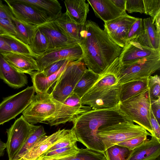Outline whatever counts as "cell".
Returning a JSON list of instances; mask_svg holds the SVG:
<instances>
[{
	"instance_id": "cell-51",
	"label": "cell",
	"mask_w": 160,
	"mask_h": 160,
	"mask_svg": "<svg viewBox=\"0 0 160 160\" xmlns=\"http://www.w3.org/2000/svg\"><path fill=\"white\" fill-rule=\"evenodd\" d=\"M160 13H159L156 17L155 19V22L156 27V31L157 33L160 36Z\"/></svg>"
},
{
	"instance_id": "cell-38",
	"label": "cell",
	"mask_w": 160,
	"mask_h": 160,
	"mask_svg": "<svg viewBox=\"0 0 160 160\" xmlns=\"http://www.w3.org/2000/svg\"><path fill=\"white\" fill-rule=\"evenodd\" d=\"M78 139L73 129L72 128L71 132L62 139L51 147L46 152H48L58 149L65 148L76 144Z\"/></svg>"
},
{
	"instance_id": "cell-9",
	"label": "cell",
	"mask_w": 160,
	"mask_h": 160,
	"mask_svg": "<svg viewBox=\"0 0 160 160\" xmlns=\"http://www.w3.org/2000/svg\"><path fill=\"white\" fill-rule=\"evenodd\" d=\"M38 127L29 123L22 115L7 130L6 148L9 160H13L29 136Z\"/></svg>"
},
{
	"instance_id": "cell-24",
	"label": "cell",
	"mask_w": 160,
	"mask_h": 160,
	"mask_svg": "<svg viewBox=\"0 0 160 160\" xmlns=\"http://www.w3.org/2000/svg\"><path fill=\"white\" fill-rule=\"evenodd\" d=\"M53 21L68 36L79 43L82 26L77 24L67 11L61 13Z\"/></svg>"
},
{
	"instance_id": "cell-41",
	"label": "cell",
	"mask_w": 160,
	"mask_h": 160,
	"mask_svg": "<svg viewBox=\"0 0 160 160\" xmlns=\"http://www.w3.org/2000/svg\"><path fill=\"white\" fill-rule=\"evenodd\" d=\"M147 136L146 135L139 136L121 142L117 145L125 147L131 151L147 139Z\"/></svg>"
},
{
	"instance_id": "cell-35",
	"label": "cell",
	"mask_w": 160,
	"mask_h": 160,
	"mask_svg": "<svg viewBox=\"0 0 160 160\" xmlns=\"http://www.w3.org/2000/svg\"><path fill=\"white\" fill-rule=\"evenodd\" d=\"M145 31L147 34L152 48L160 50V36L158 35L151 18H148L143 19Z\"/></svg>"
},
{
	"instance_id": "cell-4",
	"label": "cell",
	"mask_w": 160,
	"mask_h": 160,
	"mask_svg": "<svg viewBox=\"0 0 160 160\" xmlns=\"http://www.w3.org/2000/svg\"><path fill=\"white\" fill-rule=\"evenodd\" d=\"M116 76L118 84L148 78L160 68V55H152L134 62L122 64L117 58L108 67Z\"/></svg>"
},
{
	"instance_id": "cell-18",
	"label": "cell",
	"mask_w": 160,
	"mask_h": 160,
	"mask_svg": "<svg viewBox=\"0 0 160 160\" xmlns=\"http://www.w3.org/2000/svg\"><path fill=\"white\" fill-rule=\"evenodd\" d=\"M0 78L10 87L18 89L24 87L28 83V77L10 64L0 54Z\"/></svg>"
},
{
	"instance_id": "cell-21",
	"label": "cell",
	"mask_w": 160,
	"mask_h": 160,
	"mask_svg": "<svg viewBox=\"0 0 160 160\" xmlns=\"http://www.w3.org/2000/svg\"><path fill=\"white\" fill-rule=\"evenodd\" d=\"M66 11L78 25L83 26L89 12V3L85 0H65Z\"/></svg>"
},
{
	"instance_id": "cell-1",
	"label": "cell",
	"mask_w": 160,
	"mask_h": 160,
	"mask_svg": "<svg viewBox=\"0 0 160 160\" xmlns=\"http://www.w3.org/2000/svg\"><path fill=\"white\" fill-rule=\"evenodd\" d=\"M79 44L82 59L88 69L99 75L118 58L122 48L115 43L104 30L91 20H87L80 32Z\"/></svg>"
},
{
	"instance_id": "cell-3",
	"label": "cell",
	"mask_w": 160,
	"mask_h": 160,
	"mask_svg": "<svg viewBox=\"0 0 160 160\" xmlns=\"http://www.w3.org/2000/svg\"><path fill=\"white\" fill-rule=\"evenodd\" d=\"M118 105L111 108L91 109L75 117L72 128L79 142L87 148L103 153L105 149L98 136L101 127L126 120L118 110Z\"/></svg>"
},
{
	"instance_id": "cell-14",
	"label": "cell",
	"mask_w": 160,
	"mask_h": 160,
	"mask_svg": "<svg viewBox=\"0 0 160 160\" xmlns=\"http://www.w3.org/2000/svg\"><path fill=\"white\" fill-rule=\"evenodd\" d=\"M38 27L44 34L48 42V49L45 53L79 44L68 36L53 21Z\"/></svg>"
},
{
	"instance_id": "cell-5",
	"label": "cell",
	"mask_w": 160,
	"mask_h": 160,
	"mask_svg": "<svg viewBox=\"0 0 160 160\" xmlns=\"http://www.w3.org/2000/svg\"><path fill=\"white\" fill-rule=\"evenodd\" d=\"M151 100L148 88L133 96L120 102L118 110L129 121L142 127L153 136L150 122Z\"/></svg>"
},
{
	"instance_id": "cell-43",
	"label": "cell",
	"mask_w": 160,
	"mask_h": 160,
	"mask_svg": "<svg viewBox=\"0 0 160 160\" xmlns=\"http://www.w3.org/2000/svg\"><path fill=\"white\" fill-rule=\"evenodd\" d=\"M0 28L5 33L15 36L16 32L12 20L0 18Z\"/></svg>"
},
{
	"instance_id": "cell-34",
	"label": "cell",
	"mask_w": 160,
	"mask_h": 160,
	"mask_svg": "<svg viewBox=\"0 0 160 160\" xmlns=\"http://www.w3.org/2000/svg\"><path fill=\"white\" fill-rule=\"evenodd\" d=\"M130 152L125 147L116 145L108 148L103 154L107 160H126Z\"/></svg>"
},
{
	"instance_id": "cell-2",
	"label": "cell",
	"mask_w": 160,
	"mask_h": 160,
	"mask_svg": "<svg viewBox=\"0 0 160 160\" xmlns=\"http://www.w3.org/2000/svg\"><path fill=\"white\" fill-rule=\"evenodd\" d=\"M91 109L68 106L55 99L48 92H37L22 115L32 125L42 123L57 126L72 122L78 115Z\"/></svg>"
},
{
	"instance_id": "cell-33",
	"label": "cell",
	"mask_w": 160,
	"mask_h": 160,
	"mask_svg": "<svg viewBox=\"0 0 160 160\" xmlns=\"http://www.w3.org/2000/svg\"><path fill=\"white\" fill-rule=\"evenodd\" d=\"M58 160H107L103 154L100 152L86 148L79 149L74 156Z\"/></svg>"
},
{
	"instance_id": "cell-22",
	"label": "cell",
	"mask_w": 160,
	"mask_h": 160,
	"mask_svg": "<svg viewBox=\"0 0 160 160\" xmlns=\"http://www.w3.org/2000/svg\"><path fill=\"white\" fill-rule=\"evenodd\" d=\"M70 61H71L67 62L58 71L48 77L44 76L39 71L33 72L30 76L36 92H48L50 87L56 82Z\"/></svg>"
},
{
	"instance_id": "cell-17",
	"label": "cell",
	"mask_w": 160,
	"mask_h": 160,
	"mask_svg": "<svg viewBox=\"0 0 160 160\" xmlns=\"http://www.w3.org/2000/svg\"><path fill=\"white\" fill-rule=\"evenodd\" d=\"M160 155V140L152 136L131 151L126 160H157Z\"/></svg>"
},
{
	"instance_id": "cell-54",
	"label": "cell",
	"mask_w": 160,
	"mask_h": 160,
	"mask_svg": "<svg viewBox=\"0 0 160 160\" xmlns=\"http://www.w3.org/2000/svg\"><path fill=\"white\" fill-rule=\"evenodd\" d=\"M26 160V159H25L23 158H21L19 159H17V160Z\"/></svg>"
},
{
	"instance_id": "cell-56",
	"label": "cell",
	"mask_w": 160,
	"mask_h": 160,
	"mask_svg": "<svg viewBox=\"0 0 160 160\" xmlns=\"http://www.w3.org/2000/svg\"><path fill=\"white\" fill-rule=\"evenodd\" d=\"M35 160H38L37 159H35Z\"/></svg>"
},
{
	"instance_id": "cell-45",
	"label": "cell",
	"mask_w": 160,
	"mask_h": 160,
	"mask_svg": "<svg viewBox=\"0 0 160 160\" xmlns=\"http://www.w3.org/2000/svg\"><path fill=\"white\" fill-rule=\"evenodd\" d=\"M130 41L136 42L143 46L153 49L145 30L138 36Z\"/></svg>"
},
{
	"instance_id": "cell-46",
	"label": "cell",
	"mask_w": 160,
	"mask_h": 160,
	"mask_svg": "<svg viewBox=\"0 0 160 160\" xmlns=\"http://www.w3.org/2000/svg\"><path fill=\"white\" fill-rule=\"evenodd\" d=\"M150 122L153 136L160 140V127L158 123L151 110Z\"/></svg>"
},
{
	"instance_id": "cell-6",
	"label": "cell",
	"mask_w": 160,
	"mask_h": 160,
	"mask_svg": "<svg viewBox=\"0 0 160 160\" xmlns=\"http://www.w3.org/2000/svg\"><path fill=\"white\" fill-rule=\"evenodd\" d=\"M97 134L105 151L113 145L136 137L152 136L143 128L127 120L101 127L98 129Z\"/></svg>"
},
{
	"instance_id": "cell-42",
	"label": "cell",
	"mask_w": 160,
	"mask_h": 160,
	"mask_svg": "<svg viewBox=\"0 0 160 160\" xmlns=\"http://www.w3.org/2000/svg\"><path fill=\"white\" fill-rule=\"evenodd\" d=\"M63 103L68 106L73 107L84 109H92L89 106L82 105L81 98L73 92L66 98Z\"/></svg>"
},
{
	"instance_id": "cell-31",
	"label": "cell",
	"mask_w": 160,
	"mask_h": 160,
	"mask_svg": "<svg viewBox=\"0 0 160 160\" xmlns=\"http://www.w3.org/2000/svg\"><path fill=\"white\" fill-rule=\"evenodd\" d=\"M13 52L34 56L29 45L25 43L15 36L7 33L1 34Z\"/></svg>"
},
{
	"instance_id": "cell-7",
	"label": "cell",
	"mask_w": 160,
	"mask_h": 160,
	"mask_svg": "<svg viewBox=\"0 0 160 160\" xmlns=\"http://www.w3.org/2000/svg\"><path fill=\"white\" fill-rule=\"evenodd\" d=\"M82 60L70 61L52 88L50 95L63 103L73 92L81 76L87 69Z\"/></svg>"
},
{
	"instance_id": "cell-20",
	"label": "cell",
	"mask_w": 160,
	"mask_h": 160,
	"mask_svg": "<svg viewBox=\"0 0 160 160\" xmlns=\"http://www.w3.org/2000/svg\"><path fill=\"white\" fill-rule=\"evenodd\" d=\"M95 16L104 22L111 21L126 13L116 7L111 0H88Z\"/></svg>"
},
{
	"instance_id": "cell-15",
	"label": "cell",
	"mask_w": 160,
	"mask_h": 160,
	"mask_svg": "<svg viewBox=\"0 0 160 160\" xmlns=\"http://www.w3.org/2000/svg\"><path fill=\"white\" fill-rule=\"evenodd\" d=\"M71 131V129H59L52 134L41 137L22 158L27 160H35L62 139Z\"/></svg>"
},
{
	"instance_id": "cell-12",
	"label": "cell",
	"mask_w": 160,
	"mask_h": 160,
	"mask_svg": "<svg viewBox=\"0 0 160 160\" xmlns=\"http://www.w3.org/2000/svg\"><path fill=\"white\" fill-rule=\"evenodd\" d=\"M83 57L82 49L78 44L73 46L49 51L34 58L36 61L39 72H42L47 67L58 61L82 60Z\"/></svg>"
},
{
	"instance_id": "cell-28",
	"label": "cell",
	"mask_w": 160,
	"mask_h": 160,
	"mask_svg": "<svg viewBox=\"0 0 160 160\" xmlns=\"http://www.w3.org/2000/svg\"><path fill=\"white\" fill-rule=\"evenodd\" d=\"M33 58L45 53L48 49L46 38L41 30L37 26L31 44L29 46Z\"/></svg>"
},
{
	"instance_id": "cell-32",
	"label": "cell",
	"mask_w": 160,
	"mask_h": 160,
	"mask_svg": "<svg viewBox=\"0 0 160 160\" xmlns=\"http://www.w3.org/2000/svg\"><path fill=\"white\" fill-rule=\"evenodd\" d=\"M117 84H118V81L115 75L105 70L99 74L98 79L87 92L95 91Z\"/></svg>"
},
{
	"instance_id": "cell-52",
	"label": "cell",
	"mask_w": 160,
	"mask_h": 160,
	"mask_svg": "<svg viewBox=\"0 0 160 160\" xmlns=\"http://www.w3.org/2000/svg\"><path fill=\"white\" fill-rule=\"evenodd\" d=\"M6 148V143L2 142L0 139V157L3 156L4 151Z\"/></svg>"
},
{
	"instance_id": "cell-8",
	"label": "cell",
	"mask_w": 160,
	"mask_h": 160,
	"mask_svg": "<svg viewBox=\"0 0 160 160\" xmlns=\"http://www.w3.org/2000/svg\"><path fill=\"white\" fill-rule=\"evenodd\" d=\"M36 92L33 86L3 98L0 103V125L15 118L27 107Z\"/></svg>"
},
{
	"instance_id": "cell-27",
	"label": "cell",
	"mask_w": 160,
	"mask_h": 160,
	"mask_svg": "<svg viewBox=\"0 0 160 160\" xmlns=\"http://www.w3.org/2000/svg\"><path fill=\"white\" fill-rule=\"evenodd\" d=\"M99 76L98 74L87 69L81 76L73 92L81 98L96 82Z\"/></svg>"
},
{
	"instance_id": "cell-50",
	"label": "cell",
	"mask_w": 160,
	"mask_h": 160,
	"mask_svg": "<svg viewBox=\"0 0 160 160\" xmlns=\"http://www.w3.org/2000/svg\"><path fill=\"white\" fill-rule=\"evenodd\" d=\"M114 5L121 11H126L125 10L126 0H111Z\"/></svg>"
},
{
	"instance_id": "cell-39",
	"label": "cell",
	"mask_w": 160,
	"mask_h": 160,
	"mask_svg": "<svg viewBox=\"0 0 160 160\" xmlns=\"http://www.w3.org/2000/svg\"><path fill=\"white\" fill-rule=\"evenodd\" d=\"M144 30L143 19L141 18H137L128 32L127 42L135 38Z\"/></svg>"
},
{
	"instance_id": "cell-26",
	"label": "cell",
	"mask_w": 160,
	"mask_h": 160,
	"mask_svg": "<svg viewBox=\"0 0 160 160\" xmlns=\"http://www.w3.org/2000/svg\"><path fill=\"white\" fill-rule=\"evenodd\" d=\"M12 21L16 32L15 36L29 46L32 42L37 26L19 21L14 17Z\"/></svg>"
},
{
	"instance_id": "cell-30",
	"label": "cell",
	"mask_w": 160,
	"mask_h": 160,
	"mask_svg": "<svg viewBox=\"0 0 160 160\" xmlns=\"http://www.w3.org/2000/svg\"><path fill=\"white\" fill-rule=\"evenodd\" d=\"M46 133L45 132L43 126L41 125L38 126V127L29 136L13 160H16L22 158L37 141L41 137L46 135Z\"/></svg>"
},
{
	"instance_id": "cell-23",
	"label": "cell",
	"mask_w": 160,
	"mask_h": 160,
	"mask_svg": "<svg viewBox=\"0 0 160 160\" xmlns=\"http://www.w3.org/2000/svg\"><path fill=\"white\" fill-rule=\"evenodd\" d=\"M37 8L48 19L54 20L62 12V7L56 0H19Z\"/></svg>"
},
{
	"instance_id": "cell-13",
	"label": "cell",
	"mask_w": 160,
	"mask_h": 160,
	"mask_svg": "<svg viewBox=\"0 0 160 160\" xmlns=\"http://www.w3.org/2000/svg\"><path fill=\"white\" fill-rule=\"evenodd\" d=\"M137 18L126 13L104 22V30L115 43L122 48L127 42V34L129 30Z\"/></svg>"
},
{
	"instance_id": "cell-25",
	"label": "cell",
	"mask_w": 160,
	"mask_h": 160,
	"mask_svg": "<svg viewBox=\"0 0 160 160\" xmlns=\"http://www.w3.org/2000/svg\"><path fill=\"white\" fill-rule=\"evenodd\" d=\"M148 78L134 79L120 84L119 98L120 102L148 88Z\"/></svg>"
},
{
	"instance_id": "cell-16",
	"label": "cell",
	"mask_w": 160,
	"mask_h": 160,
	"mask_svg": "<svg viewBox=\"0 0 160 160\" xmlns=\"http://www.w3.org/2000/svg\"><path fill=\"white\" fill-rule=\"evenodd\" d=\"M156 55H160V50L144 47L136 42L130 41L122 48L117 59L121 63L126 64Z\"/></svg>"
},
{
	"instance_id": "cell-53",
	"label": "cell",
	"mask_w": 160,
	"mask_h": 160,
	"mask_svg": "<svg viewBox=\"0 0 160 160\" xmlns=\"http://www.w3.org/2000/svg\"><path fill=\"white\" fill-rule=\"evenodd\" d=\"M5 33L0 28V34Z\"/></svg>"
},
{
	"instance_id": "cell-47",
	"label": "cell",
	"mask_w": 160,
	"mask_h": 160,
	"mask_svg": "<svg viewBox=\"0 0 160 160\" xmlns=\"http://www.w3.org/2000/svg\"><path fill=\"white\" fill-rule=\"evenodd\" d=\"M14 17L9 7L3 4L2 1L0 0V18L12 20Z\"/></svg>"
},
{
	"instance_id": "cell-37",
	"label": "cell",
	"mask_w": 160,
	"mask_h": 160,
	"mask_svg": "<svg viewBox=\"0 0 160 160\" xmlns=\"http://www.w3.org/2000/svg\"><path fill=\"white\" fill-rule=\"evenodd\" d=\"M145 14L151 17L154 24L157 16L160 13V0H143Z\"/></svg>"
},
{
	"instance_id": "cell-44",
	"label": "cell",
	"mask_w": 160,
	"mask_h": 160,
	"mask_svg": "<svg viewBox=\"0 0 160 160\" xmlns=\"http://www.w3.org/2000/svg\"><path fill=\"white\" fill-rule=\"evenodd\" d=\"M69 61L68 60H63L56 62L41 72L44 76H48L58 71L66 62Z\"/></svg>"
},
{
	"instance_id": "cell-48",
	"label": "cell",
	"mask_w": 160,
	"mask_h": 160,
	"mask_svg": "<svg viewBox=\"0 0 160 160\" xmlns=\"http://www.w3.org/2000/svg\"><path fill=\"white\" fill-rule=\"evenodd\" d=\"M151 110L156 119L160 121V98L151 101Z\"/></svg>"
},
{
	"instance_id": "cell-19",
	"label": "cell",
	"mask_w": 160,
	"mask_h": 160,
	"mask_svg": "<svg viewBox=\"0 0 160 160\" xmlns=\"http://www.w3.org/2000/svg\"><path fill=\"white\" fill-rule=\"evenodd\" d=\"M1 54L9 64L20 72L30 76L34 71H39L36 61L32 56L13 52Z\"/></svg>"
},
{
	"instance_id": "cell-10",
	"label": "cell",
	"mask_w": 160,
	"mask_h": 160,
	"mask_svg": "<svg viewBox=\"0 0 160 160\" xmlns=\"http://www.w3.org/2000/svg\"><path fill=\"white\" fill-rule=\"evenodd\" d=\"M120 84L87 92L81 98L82 105L98 109L113 108L120 102L119 98Z\"/></svg>"
},
{
	"instance_id": "cell-29",
	"label": "cell",
	"mask_w": 160,
	"mask_h": 160,
	"mask_svg": "<svg viewBox=\"0 0 160 160\" xmlns=\"http://www.w3.org/2000/svg\"><path fill=\"white\" fill-rule=\"evenodd\" d=\"M79 148L76 144L46 152L37 158L42 160H58L75 155Z\"/></svg>"
},
{
	"instance_id": "cell-40",
	"label": "cell",
	"mask_w": 160,
	"mask_h": 160,
	"mask_svg": "<svg viewBox=\"0 0 160 160\" xmlns=\"http://www.w3.org/2000/svg\"><path fill=\"white\" fill-rule=\"evenodd\" d=\"M125 10L130 13L139 12L145 14L143 0H126Z\"/></svg>"
},
{
	"instance_id": "cell-36",
	"label": "cell",
	"mask_w": 160,
	"mask_h": 160,
	"mask_svg": "<svg viewBox=\"0 0 160 160\" xmlns=\"http://www.w3.org/2000/svg\"><path fill=\"white\" fill-rule=\"evenodd\" d=\"M148 94L151 101L160 98V78L158 75L148 78Z\"/></svg>"
},
{
	"instance_id": "cell-11",
	"label": "cell",
	"mask_w": 160,
	"mask_h": 160,
	"mask_svg": "<svg viewBox=\"0 0 160 160\" xmlns=\"http://www.w3.org/2000/svg\"><path fill=\"white\" fill-rule=\"evenodd\" d=\"M14 17L18 20L38 26L49 21L48 18L35 7L19 0H4Z\"/></svg>"
},
{
	"instance_id": "cell-49",
	"label": "cell",
	"mask_w": 160,
	"mask_h": 160,
	"mask_svg": "<svg viewBox=\"0 0 160 160\" xmlns=\"http://www.w3.org/2000/svg\"><path fill=\"white\" fill-rule=\"evenodd\" d=\"M9 52H12L8 44L0 34V54Z\"/></svg>"
},
{
	"instance_id": "cell-55",
	"label": "cell",
	"mask_w": 160,
	"mask_h": 160,
	"mask_svg": "<svg viewBox=\"0 0 160 160\" xmlns=\"http://www.w3.org/2000/svg\"><path fill=\"white\" fill-rule=\"evenodd\" d=\"M157 160H160V158H158V159Z\"/></svg>"
}]
</instances>
